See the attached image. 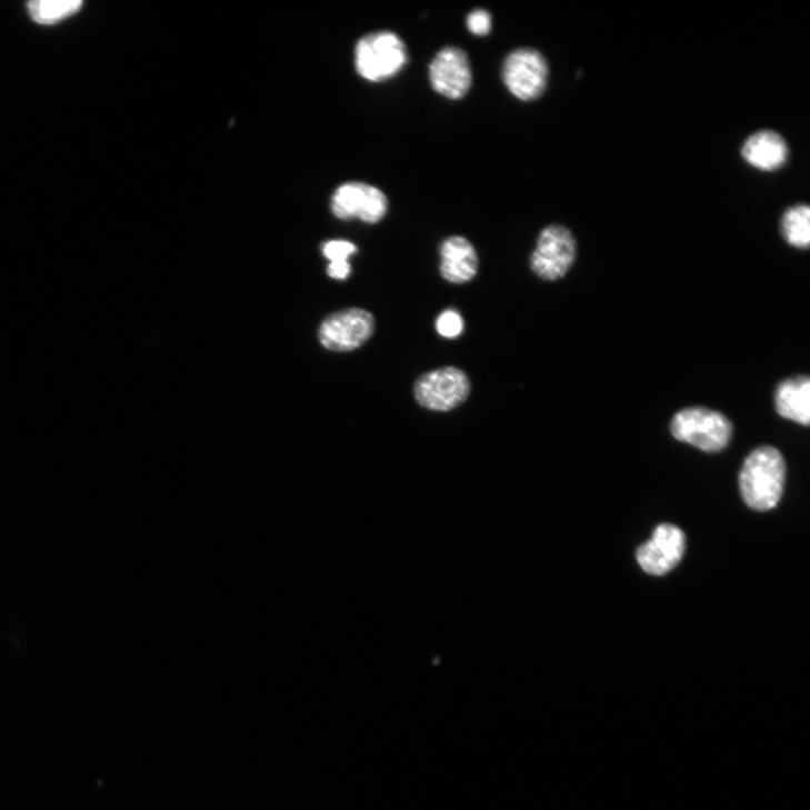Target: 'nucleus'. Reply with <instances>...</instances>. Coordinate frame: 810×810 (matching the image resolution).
<instances>
[{
	"mask_svg": "<svg viewBox=\"0 0 810 810\" xmlns=\"http://www.w3.org/2000/svg\"><path fill=\"white\" fill-rule=\"evenodd\" d=\"M787 467L779 450L761 446L746 460L740 473L744 502L753 510L769 511L781 500Z\"/></svg>",
	"mask_w": 810,
	"mask_h": 810,
	"instance_id": "nucleus-1",
	"label": "nucleus"
},
{
	"mask_svg": "<svg viewBox=\"0 0 810 810\" xmlns=\"http://www.w3.org/2000/svg\"><path fill=\"white\" fill-rule=\"evenodd\" d=\"M670 430L681 442L692 444L706 453H718L731 442L733 423L722 412L691 407L673 416Z\"/></svg>",
	"mask_w": 810,
	"mask_h": 810,
	"instance_id": "nucleus-2",
	"label": "nucleus"
},
{
	"mask_svg": "<svg viewBox=\"0 0 810 810\" xmlns=\"http://www.w3.org/2000/svg\"><path fill=\"white\" fill-rule=\"evenodd\" d=\"M408 62L407 46L394 32L380 31L360 39L354 48L358 74L381 82L396 77Z\"/></svg>",
	"mask_w": 810,
	"mask_h": 810,
	"instance_id": "nucleus-3",
	"label": "nucleus"
},
{
	"mask_svg": "<svg viewBox=\"0 0 810 810\" xmlns=\"http://www.w3.org/2000/svg\"><path fill=\"white\" fill-rule=\"evenodd\" d=\"M502 79L516 99L532 102L546 93L550 67L539 51L530 48L517 49L504 59Z\"/></svg>",
	"mask_w": 810,
	"mask_h": 810,
	"instance_id": "nucleus-4",
	"label": "nucleus"
},
{
	"mask_svg": "<svg viewBox=\"0 0 810 810\" xmlns=\"http://www.w3.org/2000/svg\"><path fill=\"white\" fill-rule=\"evenodd\" d=\"M577 254L578 244L572 231L564 226L552 224L539 233L530 267L539 279L558 281L569 273Z\"/></svg>",
	"mask_w": 810,
	"mask_h": 810,
	"instance_id": "nucleus-5",
	"label": "nucleus"
},
{
	"mask_svg": "<svg viewBox=\"0 0 810 810\" xmlns=\"http://www.w3.org/2000/svg\"><path fill=\"white\" fill-rule=\"evenodd\" d=\"M470 392L469 377L457 368L429 372L414 384L416 401L422 408L436 412L454 410L468 400Z\"/></svg>",
	"mask_w": 810,
	"mask_h": 810,
	"instance_id": "nucleus-6",
	"label": "nucleus"
},
{
	"mask_svg": "<svg viewBox=\"0 0 810 810\" xmlns=\"http://www.w3.org/2000/svg\"><path fill=\"white\" fill-rule=\"evenodd\" d=\"M429 81L436 93L448 100H462L473 83L468 53L458 47L442 48L429 64Z\"/></svg>",
	"mask_w": 810,
	"mask_h": 810,
	"instance_id": "nucleus-7",
	"label": "nucleus"
},
{
	"mask_svg": "<svg viewBox=\"0 0 810 810\" xmlns=\"http://www.w3.org/2000/svg\"><path fill=\"white\" fill-rule=\"evenodd\" d=\"M331 210L340 220L358 219L368 224L382 221L389 211L388 197L366 183H346L333 194Z\"/></svg>",
	"mask_w": 810,
	"mask_h": 810,
	"instance_id": "nucleus-8",
	"label": "nucleus"
},
{
	"mask_svg": "<svg viewBox=\"0 0 810 810\" xmlns=\"http://www.w3.org/2000/svg\"><path fill=\"white\" fill-rule=\"evenodd\" d=\"M376 329L373 316L362 309H347L327 318L320 327L321 344L332 351H352L363 346Z\"/></svg>",
	"mask_w": 810,
	"mask_h": 810,
	"instance_id": "nucleus-9",
	"label": "nucleus"
},
{
	"mask_svg": "<svg viewBox=\"0 0 810 810\" xmlns=\"http://www.w3.org/2000/svg\"><path fill=\"white\" fill-rule=\"evenodd\" d=\"M686 534L677 526L663 523L649 542L638 551L641 568L651 576L661 577L672 571L682 560Z\"/></svg>",
	"mask_w": 810,
	"mask_h": 810,
	"instance_id": "nucleus-10",
	"label": "nucleus"
},
{
	"mask_svg": "<svg viewBox=\"0 0 810 810\" xmlns=\"http://www.w3.org/2000/svg\"><path fill=\"white\" fill-rule=\"evenodd\" d=\"M742 159L757 170L774 172L788 162L790 149L782 134L774 130H759L750 134L741 147Z\"/></svg>",
	"mask_w": 810,
	"mask_h": 810,
	"instance_id": "nucleus-11",
	"label": "nucleus"
},
{
	"mask_svg": "<svg viewBox=\"0 0 810 810\" xmlns=\"http://www.w3.org/2000/svg\"><path fill=\"white\" fill-rule=\"evenodd\" d=\"M479 270L478 252L467 238L452 236L440 246V274L453 284L471 282Z\"/></svg>",
	"mask_w": 810,
	"mask_h": 810,
	"instance_id": "nucleus-12",
	"label": "nucleus"
},
{
	"mask_svg": "<svg viewBox=\"0 0 810 810\" xmlns=\"http://www.w3.org/2000/svg\"><path fill=\"white\" fill-rule=\"evenodd\" d=\"M774 407L780 417L808 427L810 422V380L798 376L782 381L774 392Z\"/></svg>",
	"mask_w": 810,
	"mask_h": 810,
	"instance_id": "nucleus-13",
	"label": "nucleus"
},
{
	"mask_svg": "<svg viewBox=\"0 0 810 810\" xmlns=\"http://www.w3.org/2000/svg\"><path fill=\"white\" fill-rule=\"evenodd\" d=\"M780 232L783 240L799 250H807L810 244V208L804 203L789 207L780 220Z\"/></svg>",
	"mask_w": 810,
	"mask_h": 810,
	"instance_id": "nucleus-14",
	"label": "nucleus"
},
{
	"mask_svg": "<svg viewBox=\"0 0 810 810\" xmlns=\"http://www.w3.org/2000/svg\"><path fill=\"white\" fill-rule=\"evenodd\" d=\"M82 6L79 0H34L28 4V12L37 24L53 26L77 14Z\"/></svg>",
	"mask_w": 810,
	"mask_h": 810,
	"instance_id": "nucleus-15",
	"label": "nucleus"
},
{
	"mask_svg": "<svg viewBox=\"0 0 810 810\" xmlns=\"http://www.w3.org/2000/svg\"><path fill=\"white\" fill-rule=\"evenodd\" d=\"M437 332L446 339H456L460 337L464 330V321L462 316L456 310H446L436 321Z\"/></svg>",
	"mask_w": 810,
	"mask_h": 810,
	"instance_id": "nucleus-16",
	"label": "nucleus"
},
{
	"mask_svg": "<svg viewBox=\"0 0 810 810\" xmlns=\"http://www.w3.org/2000/svg\"><path fill=\"white\" fill-rule=\"evenodd\" d=\"M323 254L330 262H348V259L357 252V247L346 240H332L323 244Z\"/></svg>",
	"mask_w": 810,
	"mask_h": 810,
	"instance_id": "nucleus-17",
	"label": "nucleus"
},
{
	"mask_svg": "<svg viewBox=\"0 0 810 810\" xmlns=\"http://www.w3.org/2000/svg\"><path fill=\"white\" fill-rule=\"evenodd\" d=\"M469 31L477 37H487L492 29V19L486 10L472 11L467 20Z\"/></svg>",
	"mask_w": 810,
	"mask_h": 810,
	"instance_id": "nucleus-18",
	"label": "nucleus"
},
{
	"mask_svg": "<svg viewBox=\"0 0 810 810\" xmlns=\"http://www.w3.org/2000/svg\"><path fill=\"white\" fill-rule=\"evenodd\" d=\"M350 272L351 267L349 262H330V264L328 266V274L334 280H346L350 276Z\"/></svg>",
	"mask_w": 810,
	"mask_h": 810,
	"instance_id": "nucleus-19",
	"label": "nucleus"
}]
</instances>
